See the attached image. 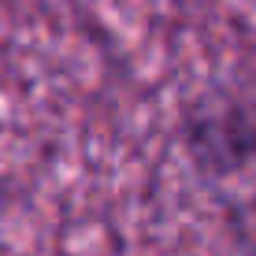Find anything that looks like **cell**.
<instances>
[{
	"label": "cell",
	"mask_w": 256,
	"mask_h": 256,
	"mask_svg": "<svg viewBox=\"0 0 256 256\" xmlns=\"http://www.w3.org/2000/svg\"><path fill=\"white\" fill-rule=\"evenodd\" d=\"M178 145L204 186L249 174L256 167V93L204 86L178 112Z\"/></svg>",
	"instance_id": "obj_1"
}]
</instances>
